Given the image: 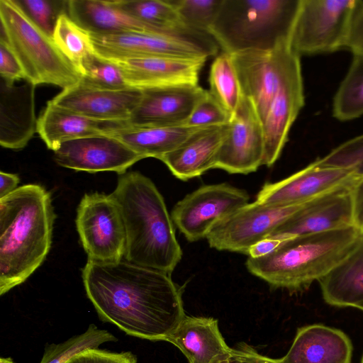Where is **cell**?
<instances>
[{
    "label": "cell",
    "instance_id": "cell-31",
    "mask_svg": "<svg viewBox=\"0 0 363 363\" xmlns=\"http://www.w3.org/2000/svg\"><path fill=\"white\" fill-rule=\"evenodd\" d=\"M333 113L340 121L353 120L363 115V57L353 56L334 97Z\"/></svg>",
    "mask_w": 363,
    "mask_h": 363
},
{
    "label": "cell",
    "instance_id": "cell-40",
    "mask_svg": "<svg viewBox=\"0 0 363 363\" xmlns=\"http://www.w3.org/2000/svg\"><path fill=\"white\" fill-rule=\"evenodd\" d=\"M0 74L7 85H13L19 79H26L25 72L9 44L0 40Z\"/></svg>",
    "mask_w": 363,
    "mask_h": 363
},
{
    "label": "cell",
    "instance_id": "cell-43",
    "mask_svg": "<svg viewBox=\"0 0 363 363\" xmlns=\"http://www.w3.org/2000/svg\"><path fill=\"white\" fill-rule=\"evenodd\" d=\"M354 225L363 232V176L351 185Z\"/></svg>",
    "mask_w": 363,
    "mask_h": 363
},
{
    "label": "cell",
    "instance_id": "cell-26",
    "mask_svg": "<svg viewBox=\"0 0 363 363\" xmlns=\"http://www.w3.org/2000/svg\"><path fill=\"white\" fill-rule=\"evenodd\" d=\"M318 281L327 303L363 311V235L352 251Z\"/></svg>",
    "mask_w": 363,
    "mask_h": 363
},
{
    "label": "cell",
    "instance_id": "cell-16",
    "mask_svg": "<svg viewBox=\"0 0 363 363\" xmlns=\"http://www.w3.org/2000/svg\"><path fill=\"white\" fill-rule=\"evenodd\" d=\"M350 187H339L306 203L268 238L289 239L354 225Z\"/></svg>",
    "mask_w": 363,
    "mask_h": 363
},
{
    "label": "cell",
    "instance_id": "cell-4",
    "mask_svg": "<svg viewBox=\"0 0 363 363\" xmlns=\"http://www.w3.org/2000/svg\"><path fill=\"white\" fill-rule=\"evenodd\" d=\"M362 235V230L352 225L296 236L264 256L248 257L246 266L250 273L274 288L304 291L350 252Z\"/></svg>",
    "mask_w": 363,
    "mask_h": 363
},
{
    "label": "cell",
    "instance_id": "cell-23",
    "mask_svg": "<svg viewBox=\"0 0 363 363\" xmlns=\"http://www.w3.org/2000/svg\"><path fill=\"white\" fill-rule=\"evenodd\" d=\"M186 357L189 363H214L230 357L232 352L225 341L218 320L186 315L167 337Z\"/></svg>",
    "mask_w": 363,
    "mask_h": 363
},
{
    "label": "cell",
    "instance_id": "cell-7",
    "mask_svg": "<svg viewBox=\"0 0 363 363\" xmlns=\"http://www.w3.org/2000/svg\"><path fill=\"white\" fill-rule=\"evenodd\" d=\"M357 0H300L289 37L298 55L330 52L345 48Z\"/></svg>",
    "mask_w": 363,
    "mask_h": 363
},
{
    "label": "cell",
    "instance_id": "cell-19",
    "mask_svg": "<svg viewBox=\"0 0 363 363\" xmlns=\"http://www.w3.org/2000/svg\"><path fill=\"white\" fill-rule=\"evenodd\" d=\"M304 104L300 60L290 69L262 123L264 152L262 165L272 166L287 141L290 128Z\"/></svg>",
    "mask_w": 363,
    "mask_h": 363
},
{
    "label": "cell",
    "instance_id": "cell-47",
    "mask_svg": "<svg viewBox=\"0 0 363 363\" xmlns=\"http://www.w3.org/2000/svg\"><path fill=\"white\" fill-rule=\"evenodd\" d=\"M214 363H232V362L230 360V357L226 359L221 360V361H218V362H216Z\"/></svg>",
    "mask_w": 363,
    "mask_h": 363
},
{
    "label": "cell",
    "instance_id": "cell-39",
    "mask_svg": "<svg viewBox=\"0 0 363 363\" xmlns=\"http://www.w3.org/2000/svg\"><path fill=\"white\" fill-rule=\"evenodd\" d=\"M65 363H137V358L130 352L89 348L74 354Z\"/></svg>",
    "mask_w": 363,
    "mask_h": 363
},
{
    "label": "cell",
    "instance_id": "cell-17",
    "mask_svg": "<svg viewBox=\"0 0 363 363\" xmlns=\"http://www.w3.org/2000/svg\"><path fill=\"white\" fill-rule=\"evenodd\" d=\"M142 98L128 127L150 128L186 125L196 104L207 90L199 84L143 89Z\"/></svg>",
    "mask_w": 363,
    "mask_h": 363
},
{
    "label": "cell",
    "instance_id": "cell-10",
    "mask_svg": "<svg viewBox=\"0 0 363 363\" xmlns=\"http://www.w3.org/2000/svg\"><path fill=\"white\" fill-rule=\"evenodd\" d=\"M230 55L242 94L252 101L262 123L286 74L300 56L289 42L272 50H247Z\"/></svg>",
    "mask_w": 363,
    "mask_h": 363
},
{
    "label": "cell",
    "instance_id": "cell-30",
    "mask_svg": "<svg viewBox=\"0 0 363 363\" xmlns=\"http://www.w3.org/2000/svg\"><path fill=\"white\" fill-rule=\"evenodd\" d=\"M209 84L211 94L232 118L242 94L230 54L223 52L215 58L211 66Z\"/></svg>",
    "mask_w": 363,
    "mask_h": 363
},
{
    "label": "cell",
    "instance_id": "cell-34",
    "mask_svg": "<svg viewBox=\"0 0 363 363\" xmlns=\"http://www.w3.org/2000/svg\"><path fill=\"white\" fill-rule=\"evenodd\" d=\"M79 72L81 80L93 86L113 90L130 88L117 64L95 51L83 60Z\"/></svg>",
    "mask_w": 363,
    "mask_h": 363
},
{
    "label": "cell",
    "instance_id": "cell-37",
    "mask_svg": "<svg viewBox=\"0 0 363 363\" xmlns=\"http://www.w3.org/2000/svg\"><path fill=\"white\" fill-rule=\"evenodd\" d=\"M317 162L325 166L347 168L363 176V135L345 142Z\"/></svg>",
    "mask_w": 363,
    "mask_h": 363
},
{
    "label": "cell",
    "instance_id": "cell-3",
    "mask_svg": "<svg viewBox=\"0 0 363 363\" xmlns=\"http://www.w3.org/2000/svg\"><path fill=\"white\" fill-rule=\"evenodd\" d=\"M125 226L124 259L172 274L182 257L174 223L162 194L139 172L120 174L111 194Z\"/></svg>",
    "mask_w": 363,
    "mask_h": 363
},
{
    "label": "cell",
    "instance_id": "cell-48",
    "mask_svg": "<svg viewBox=\"0 0 363 363\" xmlns=\"http://www.w3.org/2000/svg\"><path fill=\"white\" fill-rule=\"evenodd\" d=\"M361 363H363V355H362V357Z\"/></svg>",
    "mask_w": 363,
    "mask_h": 363
},
{
    "label": "cell",
    "instance_id": "cell-28",
    "mask_svg": "<svg viewBox=\"0 0 363 363\" xmlns=\"http://www.w3.org/2000/svg\"><path fill=\"white\" fill-rule=\"evenodd\" d=\"M202 127L178 126L131 128L125 127L108 133L146 157L160 159L175 150L193 132Z\"/></svg>",
    "mask_w": 363,
    "mask_h": 363
},
{
    "label": "cell",
    "instance_id": "cell-5",
    "mask_svg": "<svg viewBox=\"0 0 363 363\" xmlns=\"http://www.w3.org/2000/svg\"><path fill=\"white\" fill-rule=\"evenodd\" d=\"M300 0H223L209 34L223 52L272 50L289 42Z\"/></svg>",
    "mask_w": 363,
    "mask_h": 363
},
{
    "label": "cell",
    "instance_id": "cell-13",
    "mask_svg": "<svg viewBox=\"0 0 363 363\" xmlns=\"http://www.w3.org/2000/svg\"><path fill=\"white\" fill-rule=\"evenodd\" d=\"M264 152L262 123L252 101L242 95L237 111L228 124L214 168L230 174L254 172L262 165Z\"/></svg>",
    "mask_w": 363,
    "mask_h": 363
},
{
    "label": "cell",
    "instance_id": "cell-6",
    "mask_svg": "<svg viewBox=\"0 0 363 363\" xmlns=\"http://www.w3.org/2000/svg\"><path fill=\"white\" fill-rule=\"evenodd\" d=\"M0 40L9 44L26 81L34 86L48 84L65 89L81 80L77 67L14 0H0Z\"/></svg>",
    "mask_w": 363,
    "mask_h": 363
},
{
    "label": "cell",
    "instance_id": "cell-14",
    "mask_svg": "<svg viewBox=\"0 0 363 363\" xmlns=\"http://www.w3.org/2000/svg\"><path fill=\"white\" fill-rule=\"evenodd\" d=\"M357 177L350 169L325 166L315 160L281 181L265 184L256 201L272 206L304 203L339 187L350 186Z\"/></svg>",
    "mask_w": 363,
    "mask_h": 363
},
{
    "label": "cell",
    "instance_id": "cell-1",
    "mask_svg": "<svg viewBox=\"0 0 363 363\" xmlns=\"http://www.w3.org/2000/svg\"><path fill=\"white\" fill-rule=\"evenodd\" d=\"M82 277L99 318L127 335L165 341L186 315L180 287L161 271L88 259Z\"/></svg>",
    "mask_w": 363,
    "mask_h": 363
},
{
    "label": "cell",
    "instance_id": "cell-45",
    "mask_svg": "<svg viewBox=\"0 0 363 363\" xmlns=\"http://www.w3.org/2000/svg\"><path fill=\"white\" fill-rule=\"evenodd\" d=\"M0 199H2L18 188L19 177L16 174L0 172Z\"/></svg>",
    "mask_w": 363,
    "mask_h": 363
},
{
    "label": "cell",
    "instance_id": "cell-11",
    "mask_svg": "<svg viewBox=\"0 0 363 363\" xmlns=\"http://www.w3.org/2000/svg\"><path fill=\"white\" fill-rule=\"evenodd\" d=\"M249 199L245 191L228 184L203 185L178 201L171 218L186 240L195 242L206 238L218 222Z\"/></svg>",
    "mask_w": 363,
    "mask_h": 363
},
{
    "label": "cell",
    "instance_id": "cell-35",
    "mask_svg": "<svg viewBox=\"0 0 363 363\" xmlns=\"http://www.w3.org/2000/svg\"><path fill=\"white\" fill-rule=\"evenodd\" d=\"M223 0H170L190 29L209 33ZM211 35V34H210Z\"/></svg>",
    "mask_w": 363,
    "mask_h": 363
},
{
    "label": "cell",
    "instance_id": "cell-27",
    "mask_svg": "<svg viewBox=\"0 0 363 363\" xmlns=\"http://www.w3.org/2000/svg\"><path fill=\"white\" fill-rule=\"evenodd\" d=\"M66 13L91 34L125 32L160 33L116 8L112 1L68 0L66 1Z\"/></svg>",
    "mask_w": 363,
    "mask_h": 363
},
{
    "label": "cell",
    "instance_id": "cell-22",
    "mask_svg": "<svg viewBox=\"0 0 363 363\" xmlns=\"http://www.w3.org/2000/svg\"><path fill=\"white\" fill-rule=\"evenodd\" d=\"M228 124L202 127L193 132L173 151L162 156L174 176L182 181L214 169L216 158L225 138Z\"/></svg>",
    "mask_w": 363,
    "mask_h": 363
},
{
    "label": "cell",
    "instance_id": "cell-42",
    "mask_svg": "<svg viewBox=\"0 0 363 363\" xmlns=\"http://www.w3.org/2000/svg\"><path fill=\"white\" fill-rule=\"evenodd\" d=\"M230 360L232 363H280L278 359L262 355L245 343H241L237 348L232 349Z\"/></svg>",
    "mask_w": 363,
    "mask_h": 363
},
{
    "label": "cell",
    "instance_id": "cell-32",
    "mask_svg": "<svg viewBox=\"0 0 363 363\" xmlns=\"http://www.w3.org/2000/svg\"><path fill=\"white\" fill-rule=\"evenodd\" d=\"M52 40L79 72L83 60L94 52L90 33L74 21L67 13L60 16Z\"/></svg>",
    "mask_w": 363,
    "mask_h": 363
},
{
    "label": "cell",
    "instance_id": "cell-25",
    "mask_svg": "<svg viewBox=\"0 0 363 363\" xmlns=\"http://www.w3.org/2000/svg\"><path fill=\"white\" fill-rule=\"evenodd\" d=\"M34 87L27 84L15 86L4 83L1 94V145L13 150L24 147L36 130Z\"/></svg>",
    "mask_w": 363,
    "mask_h": 363
},
{
    "label": "cell",
    "instance_id": "cell-33",
    "mask_svg": "<svg viewBox=\"0 0 363 363\" xmlns=\"http://www.w3.org/2000/svg\"><path fill=\"white\" fill-rule=\"evenodd\" d=\"M118 339L106 330L90 324L82 334L58 343L47 345L40 363H65L74 354L89 348H98L107 342H116Z\"/></svg>",
    "mask_w": 363,
    "mask_h": 363
},
{
    "label": "cell",
    "instance_id": "cell-8",
    "mask_svg": "<svg viewBox=\"0 0 363 363\" xmlns=\"http://www.w3.org/2000/svg\"><path fill=\"white\" fill-rule=\"evenodd\" d=\"M90 35L95 52L108 60L150 57L207 59L216 55L219 47L208 33L184 35L125 32Z\"/></svg>",
    "mask_w": 363,
    "mask_h": 363
},
{
    "label": "cell",
    "instance_id": "cell-20",
    "mask_svg": "<svg viewBox=\"0 0 363 363\" xmlns=\"http://www.w3.org/2000/svg\"><path fill=\"white\" fill-rule=\"evenodd\" d=\"M206 60L150 57L111 60L119 67L129 87L143 90L198 84L199 73Z\"/></svg>",
    "mask_w": 363,
    "mask_h": 363
},
{
    "label": "cell",
    "instance_id": "cell-15",
    "mask_svg": "<svg viewBox=\"0 0 363 363\" xmlns=\"http://www.w3.org/2000/svg\"><path fill=\"white\" fill-rule=\"evenodd\" d=\"M54 155L60 166L89 173L116 172L122 174L135 162L144 159L108 134L65 142L54 151Z\"/></svg>",
    "mask_w": 363,
    "mask_h": 363
},
{
    "label": "cell",
    "instance_id": "cell-44",
    "mask_svg": "<svg viewBox=\"0 0 363 363\" xmlns=\"http://www.w3.org/2000/svg\"><path fill=\"white\" fill-rule=\"evenodd\" d=\"M286 240L288 239L267 238L252 245L250 248L247 255L253 258L264 256L272 252Z\"/></svg>",
    "mask_w": 363,
    "mask_h": 363
},
{
    "label": "cell",
    "instance_id": "cell-46",
    "mask_svg": "<svg viewBox=\"0 0 363 363\" xmlns=\"http://www.w3.org/2000/svg\"><path fill=\"white\" fill-rule=\"evenodd\" d=\"M0 363H13V360L10 357H1Z\"/></svg>",
    "mask_w": 363,
    "mask_h": 363
},
{
    "label": "cell",
    "instance_id": "cell-9",
    "mask_svg": "<svg viewBox=\"0 0 363 363\" xmlns=\"http://www.w3.org/2000/svg\"><path fill=\"white\" fill-rule=\"evenodd\" d=\"M76 226L89 259L101 262L123 259L125 230L120 209L111 194H84L77 208Z\"/></svg>",
    "mask_w": 363,
    "mask_h": 363
},
{
    "label": "cell",
    "instance_id": "cell-21",
    "mask_svg": "<svg viewBox=\"0 0 363 363\" xmlns=\"http://www.w3.org/2000/svg\"><path fill=\"white\" fill-rule=\"evenodd\" d=\"M352 345L342 330L322 324L298 328L280 363H350Z\"/></svg>",
    "mask_w": 363,
    "mask_h": 363
},
{
    "label": "cell",
    "instance_id": "cell-29",
    "mask_svg": "<svg viewBox=\"0 0 363 363\" xmlns=\"http://www.w3.org/2000/svg\"><path fill=\"white\" fill-rule=\"evenodd\" d=\"M113 4L160 33L184 35L201 33L188 28L170 0H117Z\"/></svg>",
    "mask_w": 363,
    "mask_h": 363
},
{
    "label": "cell",
    "instance_id": "cell-12",
    "mask_svg": "<svg viewBox=\"0 0 363 363\" xmlns=\"http://www.w3.org/2000/svg\"><path fill=\"white\" fill-rule=\"evenodd\" d=\"M305 203L272 206L255 201L218 222L206 238L210 247L218 250L247 255L252 245L268 238Z\"/></svg>",
    "mask_w": 363,
    "mask_h": 363
},
{
    "label": "cell",
    "instance_id": "cell-2",
    "mask_svg": "<svg viewBox=\"0 0 363 363\" xmlns=\"http://www.w3.org/2000/svg\"><path fill=\"white\" fill-rule=\"evenodd\" d=\"M55 214L51 195L28 184L0 199V295L23 283L43 262Z\"/></svg>",
    "mask_w": 363,
    "mask_h": 363
},
{
    "label": "cell",
    "instance_id": "cell-36",
    "mask_svg": "<svg viewBox=\"0 0 363 363\" xmlns=\"http://www.w3.org/2000/svg\"><path fill=\"white\" fill-rule=\"evenodd\" d=\"M14 1L34 24L52 39L60 16L66 13V1Z\"/></svg>",
    "mask_w": 363,
    "mask_h": 363
},
{
    "label": "cell",
    "instance_id": "cell-24",
    "mask_svg": "<svg viewBox=\"0 0 363 363\" xmlns=\"http://www.w3.org/2000/svg\"><path fill=\"white\" fill-rule=\"evenodd\" d=\"M125 127H128L125 122L95 120L49 101L37 121L36 131L48 148L55 151L65 142L108 134Z\"/></svg>",
    "mask_w": 363,
    "mask_h": 363
},
{
    "label": "cell",
    "instance_id": "cell-41",
    "mask_svg": "<svg viewBox=\"0 0 363 363\" xmlns=\"http://www.w3.org/2000/svg\"><path fill=\"white\" fill-rule=\"evenodd\" d=\"M345 48H347L353 56L363 57V1L357 4L350 23Z\"/></svg>",
    "mask_w": 363,
    "mask_h": 363
},
{
    "label": "cell",
    "instance_id": "cell-18",
    "mask_svg": "<svg viewBox=\"0 0 363 363\" xmlns=\"http://www.w3.org/2000/svg\"><path fill=\"white\" fill-rule=\"evenodd\" d=\"M142 95L143 91L135 88L106 89L80 80L74 86L63 89L50 101L55 105L90 118L127 123Z\"/></svg>",
    "mask_w": 363,
    "mask_h": 363
},
{
    "label": "cell",
    "instance_id": "cell-38",
    "mask_svg": "<svg viewBox=\"0 0 363 363\" xmlns=\"http://www.w3.org/2000/svg\"><path fill=\"white\" fill-rule=\"evenodd\" d=\"M230 115L219 104L209 91L196 104L186 125L194 127L222 125L228 123Z\"/></svg>",
    "mask_w": 363,
    "mask_h": 363
}]
</instances>
